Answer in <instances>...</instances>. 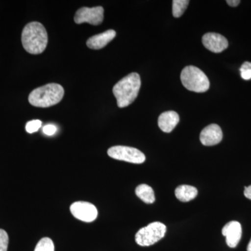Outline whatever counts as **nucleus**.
<instances>
[{"mask_svg":"<svg viewBox=\"0 0 251 251\" xmlns=\"http://www.w3.org/2000/svg\"><path fill=\"white\" fill-rule=\"evenodd\" d=\"M21 40L23 48L29 53L39 54L45 50L48 45V33L41 23L31 22L23 29Z\"/></svg>","mask_w":251,"mask_h":251,"instance_id":"f257e3e1","label":"nucleus"},{"mask_svg":"<svg viewBox=\"0 0 251 251\" xmlns=\"http://www.w3.org/2000/svg\"><path fill=\"white\" fill-rule=\"evenodd\" d=\"M140 86L141 80L137 73L126 75L114 86L112 92L119 108H126L134 101L139 93Z\"/></svg>","mask_w":251,"mask_h":251,"instance_id":"f03ea898","label":"nucleus"},{"mask_svg":"<svg viewBox=\"0 0 251 251\" xmlns=\"http://www.w3.org/2000/svg\"><path fill=\"white\" fill-rule=\"evenodd\" d=\"M64 95L62 85L50 83L33 90L29 96V102L33 106L49 108L59 103Z\"/></svg>","mask_w":251,"mask_h":251,"instance_id":"7ed1b4c3","label":"nucleus"},{"mask_svg":"<svg viewBox=\"0 0 251 251\" xmlns=\"http://www.w3.org/2000/svg\"><path fill=\"white\" fill-rule=\"evenodd\" d=\"M181 80L187 90L197 93L206 92L210 85L205 74L194 66H188L183 69Z\"/></svg>","mask_w":251,"mask_h":251,"instance_id":"20e7f679","label":"nucleus"},{"mask_svg":"<svg viewBox=\"0 0 251 251\" xmlns=\"http://www.w3.org/2000/svg\"><path fill=\"white\" fill-rule=\"evenodd\" d=\"M166 226L160 222H153L140 229L135 234V242L141 247H150L164 237Z\"/></svg>","mask_w":251,"mask_h":251,"instance_id":"39448f33","label":"nucleus"},{"mask_svg":"<svg viewBox=\"0 0 251 251\" xmlns=\"http://www.w3.org/2000/svg\"><path fill=\"white\" fill-rule=\"evenodd\" d=\"M108 154L114 159L135 164H141L146 159L145 154L138 149L126 146L112 147L108 150Z\"/></svg>","mask_w":251,"mask_h":251,"instance_id":"423d86ee","label":"nucleus"},{"mask_svg":"<svg viewBox=\"0 0 251 251\" xmlns=\"http://www.w3.org/2000/svg\"><path fill=\"white\" fill-rule=\"evenodd\" d=\"M103 18L104 9L102 6L82 7L75 13L74 21L76 24L88 23L92 25H99L103 22Z\"/></svg>","mask_w":251,"mask_h":251,"instance_id":"0eeeda50","label":"nucleus"},{"mask_svg":"<svg viewBox=\"0 0 251 251\" xmlns=\"http://www.w3.org/2000/svg\"><path fill=\"white\" fill-rule=\"evenodd\" d=\"M70 210L74 217L84 222H92L98 216L97 207L90 202L80 201L73 203Z\"/></svg>","mask_w":251,"mask_h":251,"instance_id":"6e6552de","label":"nucleus"},{"mask_svg":"<svg viewBox=\"0 0 251 251\" xmlns=\"http://www.w3.org/2000/svg\"><path fill=\"white\" fill-rule=\"evenodd\" d=\"M202 44L204 47L211 52L220 53L228 46V41L224 36L217 33H206L202 37Z\"/></svg>","mask_w":251,"mask_h":251,"instance_id":"1a4fd4ad","label":"nucleus"},{"mask_svg":"<svg viewBox=\"0 0 251 251\" xmlns=\"http://www.w3.org/2000/svg\"><path fill=\"white\" fill-rule=\"evenodd\" d=\"M222 234L226 237V243L229 247H237L242 234L240 223L234 221L227 223L222 229Z\"/></svg>","mask_w":251,"mask_h":251,"instance_id":"9d476101","label":"nucleus"},{"mask_svg":"<svg viewBox=\"0 0 251 251\" xmlns=\"http://www.w3.org/2000/svg\"><path fill=\"white\" fill-rule=\"evenodd\" d=\"M223 139V132L217 125L207 126L201 131L200 140L204 146H214L221 143Z\"/></svg>","mask_w":251,"mask_h":251,"instance_id":"9b49d317","label":"nucleus"},{"mask_svg":"<svg viewBox=\"0 0 251 251\" xmlns=\"http://www.w3.org/2000/svg\"><path fill=\"white\" fill-rule=\"evenodd\" d=\"M115 36H116V31L113 29H109L90 37L87 41V46L90 49H102L108 45Z\"/></svg>","mask_w":251,"mask_h":251,"instance_id":"f8f14e48","label":"nucleus"},{"mask_svg":"<svg viewBox=\"0 0 251 251\" xmlns=\"http://www.w3.org/2000/svg\"><path fill=\"white\" fill-rule=\"evenodd\" d=\"M179 122V116L176 112L167 111L158 117V125L162 131L171 133Z\"/></svg>","mask_w":251,"mask_h":251,"instance_id":"ddd939ff","label":"nucleus"},{"mask_svg":"<svg viewBox=\"0 0 251 251\" xmlns=\"http://www.w3.org/2000/svg\"><path fill=\"white\" fill-rule=\"evenodd\" d=\"M198 196L197 188L188 185H181L175 190V196L179 201L187 202L193 201Z\"/></svg>","mask_w":251,"mask_h":251,"instance_id":"4468645a","label":"nucleus"},{"mask_svg":"<svg viewBox=\"0 0 251 251\" xmlns=\"http://www.w3.org/2000/svg\"><path fill=\"white\" fill-rule=\"evenodd\" d=\"M135 194L147 204H152L156 200L152 188L147 184L139 185L135 189Z\"/></svg>","mask_w":251,"mask_h":251,"instance_id":"2eb2a0df","label":"nucleus"},{"mask_svg":"<svg viewBox=\"0 0 251 251\" xmlns=\"http://www.w3.org/2000/svg\"><path fill=\"white\" fill-rule=\"evenodd\" d=\"M188 4V0H174L173 1V16L175 18L181 17L186 11Z\"/></svg>","mask_w":251,"mask_h":251,"instance_id":"dca6fc26","label":"nucleus"},{"mask_svg":"<svg viewBox=\"0 0 251 251\" xmlns=\"http://www.w3.org/2000/svg\"><path fill=\"white\" fill-rule=\"evenodd\" d=\"M34 251H54V243L49 237L42 238L38 242Z\"/></svg>","mask_w":251,"mask_h":251,"instance_id":"f3484780","label":"nucleus"},{"mask_svg":"<svg viewBox=\"0 0 251 251\" xmlns=\"http://www.w3.org/2000/svg\"><path fill=\"white\" fill-rule=\"evenodd\" d=\"M241 76L245 80L251 79V62H246L240 68Z\"/></svg>","mask_w":251,"mask_h":251,"instance_id":"a211bd4d","label":"nucleus"},{"mask_svg":"<svg viewBox=\"0 0 251 251\" xmlns=\"http://www.w3.org/2000/svg\"><path fill=\"white\" fill-rule=\"evenodd\" d=\"M42 122L39 120H31L28 122L26 125L25 129L27 133H33L37 131L41 128Z\"/></svg>","mask_w":251,"mask_h":251,"instance_id":"6ab92c4d","label":"nucleus"},{"mask_svg":"<svg viewBox=\"0 0 251 251\" xmlns=\"http://www.w3.org/2000/svg\"><path fill=\"white\" fill-rule=\"evenodd\" d=\"M9 236L4 229H0V251H7Z\"/></svg>","mask_w":251,"mask_h":251,"instance_id":"aec40b11","label":"nucleus"},{"mask_svg":"<svg viewBox=\"0 0 251 251\" xmlns=\"http://www.w3.org/2000/svg\"><path fill=\"white\" fill-rule=\"evenodd\" d=\"M43 131H44V134L51 136V135L55 134L56 132H57V127L52 125H46L43 128Z\"/></svg>","mask_w":251,"mask_h":251,"instance_id":"412c9836","label":"nucleus"},{"mask_svg":"<svg viewBox=\"0 0 251 251\" xmlns=\"http://www.w3.org/2000/svg\"><path fill=\"white\" fill-rule=\"evenodd\" d=\"M244 196H245V197L248 198V199L251 200V186H248V187H245V190H244Z\"/></svg>","mask_w":251,"mask_h":251,"instance_id":"4be33fe9","label":"nucleus"},{"mask_svg":"<svg viewBox=\"0 0 251 251\" xmlns=\"http://www.w3.org/2000/svg\"><path fill=\"white\" fill-rule=\"evenodd\" d=\"M226 2L229 6L235 7V6H237L238 5L240 4L241 1H239V0H227V1H226Z\"/></svg>","mask_w":251,"mask_h":251,"instance_id":"5701e85b","label":"nucleus"},{"mask_svg":"<svg viewBox=\"0 0 251 251\" xmlns=\"http://www.w3.org/2000/svg\"><path fill=\"white\" fill-rule=\"evenodd\" d=\"M247 251H251V240L249 242V245H248Z\"/></svg>","mask_w":251,"mask_h":251,"instance_id":"b1692460","label":"nucleus"}]
</instances>
